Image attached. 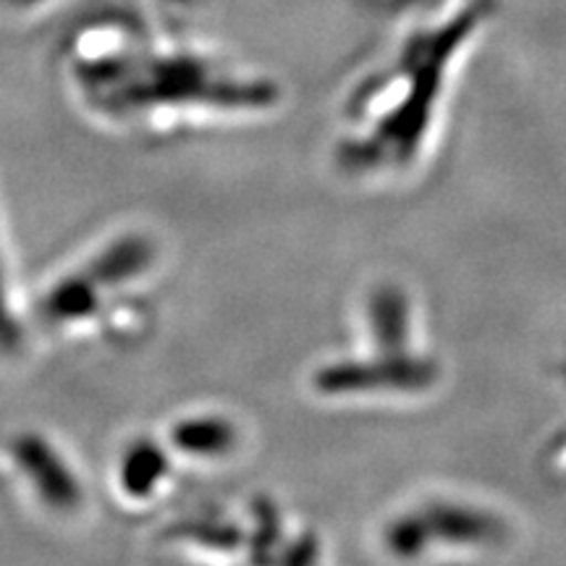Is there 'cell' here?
Returning a JSON list of instances; mask_svg holds the SVG:
<instances>
[{"label":"cell","mask_w":566,"mask_h":566,"mask_svg":"<svg viewBox=\"0 0 566 566\" xmlns=\"http://www.w3.org/2000/svg\"><path fill=\"white\" fill-rule=\"evenodd\" d=\"M237 441V430L223 417H195L174 428V446L192 457L229 454Z\"/></svg>","instance_id":"obj_3"},{"label":"cell","mask_w":566,"mask_h":566,"mask_svg":"<svg viewBox=\"0 0 566 566\" xmlns=\"http://www.w3.org/2000/svg\"><path fill=\"white\" fill-rule=\"evenodd\" d=\"M166 459L155 446L139 443L129 449L122 464V485L132 495H150L163 478H166Z\"/></svg>","instance_id":"obj_4"},{"label":"cell","mask_w":566,"mask_h":566,"mask_svg":"<svg viewBox=\"0 0 566 566\" xmlns=\"http://www.w3.org/2000/svg\"><path fill=\"white\" fill-rule=\"evenodd\" d=\"M17 338V328H13L11 313L6 307V292H3V275H0V346L11 344Z\"/></svg>","instance_id":"obj_5"},{"label":"cell","mask_w":566,"mask_h":566,"mask_svg":"<svg viewBox=\"0 0 566 566\" xmlns=\"http://www.w3.org/2000/svg\"><path fill=\"white\" fill-rule=\"evenodd\" d=\"M153 260V250L145 239L126 237L111 244L87 265V271L61 281L42 302V313L53 323H74L95 313L97 289L129 283L142 275Z\"/></svg>","instance_id":"obj_1"},{"label":"cell","mask_w":566,"mask_h":566,"mask_svg":"<svg viewBox=\"0 0 566 566\" xmlns=\"http://www.w3.org/2000/svg\"><path fill=\"white\" fill-rule=\"evenodd\" d=\"M13 457L40 499L55 512H74L82 504V488L66 459L45 438L24 436L13 446Z\"/></svg>","instance_id":"obj_2"}]
</instances>
